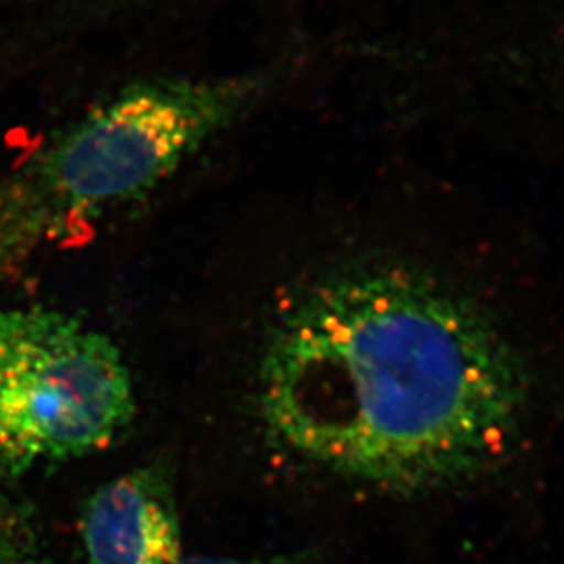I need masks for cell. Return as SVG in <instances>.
<instances>
[{
  "mask_svg": "<svg viewBox=\"0 0 564 564\" xmlns=\"http://www.w3.org/2000/svg\"><path fill=\"white\" fill-rule=\"evenodd\" d=\"M134 416L120 348L44 306L0 310V471L104 449Z\"/></svg>",
  "mask_w": 564,
  "mask_h": 564,
  "instance_id": "3957f363",
  "label": "cell"
},
{
  "mask_svg": "<svg viewBox=\"0 0 564 564\" xmlns=\"http://www.w3.org/2000/svg\"><path fill=\"white\" fill-rule=\"evenodd\" d=\"M321 554L317 550L306 549L301 552H286V554L257 557V560H229V557H212V555H196V557H182L176 564H319Z\"/></svg>",
  "mask_w": 564,
  "mask_h": 564,
  "instance_id": "5b68a950",
  "label": "cell"
},
{
  "mask_svg": "<svg viewBox=\"0 0 564 564\" xmlns=\"http://www.w3.org/2000/svg\"><path fill=\"white\" fill-rule=\"evenodd\" d=\"M521 352L482 304L405 262L325 273L282 304L259 372L284 449L397 497L466 488L505 464L530 416Z\"/></svg>",
  "mask_w": 564,
  "mask_h": 564,
  "instance_id": "6da1fadb",
  "label": "cell"
},
{
  "mask_svg": "<svg viewBox=\"0 0 564 564\" xmlns=\"http://www.w3.org/2000/svg\"><path fill=\"white\" fill-rule=\"evenodd\" d=\"M82 538L90 564H176L182 533L173 486L158 464L104 484L83 506Z\"/></svg>",
  "mask_w": 564,
  "mask_h": 564,
  "instance_id": "277c9868",
  "label": "cell"
},
{
  "mask_svg": "<svg viewBox=\"0 0 564 564\" xmlns=\"http://www.w3.org/2000/svg\"><path fill=\"white\" fill-rule=\"evenodd\" d=\"M0 564H44L28 539L17 533H0Z\"/></svg>",
  "mask_w": 564,
  "mask_h": 564,
  "instance_id": "8992f818",
  "label": "cell"
},
{
  "mask_svg": "<svg viewBox=\"0 0 564 564\" xmlns=\"http://www.w3.org/2000/svg\"><path fill=\"white\" fill-rule=\"evenodd\" d=\"M273 79L160 77L94 105L0 185V275L37 246L77 240L105 213L156 189L248 115Z\"/></svg>",
  "mask_w": 564,
  "mask_h": 564,
  "instance_id": "7a4b0ae2",
  "label": "cell"
}]
</instances>
